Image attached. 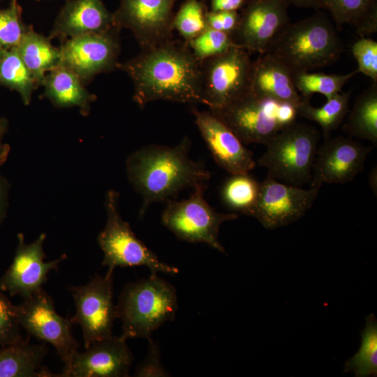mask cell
I'll return each mask as SVG.
<instances>
[{
    "label": "cell",
    "instance_id": "cell-37",
    "mask_svg": "<svg viewBox=\"0 0 377 377\" xmlns=\"http://www.w3.org/2000/svg\"><path fill=\"white\" fill-rule=\"evenodd\" d=\"M149 350L146 358L137 367L135 376H170L161 360V352L156 343L148 339Z\"/></svg>",
    "mask_w": 377,
    "mask_h": 377
},
{
    "label": "cell",
    "instance_id": "cell-10",
    "mask_svg": "<svg viewBox=\"0 0 377 377\" xmlns=\"http://www.w3.org/2000/svg\"><path fill=\"white\" fill-rule=\"evenodd\" d=\"M17 306L21 327L29 336L48 343L56 349L64 364L63 371L57 374L61 376L77 353L78 343L73 337L70 319L59 315L52 298L43 289L23 298Z\"/></svg>",
    "mask_w": 377,
    "mask_h": 377
},
{
    "label": "cell",
    "instance_id": "cell-21",
    "mask_svg": "<svg viewBox=\"0 0 377 377\" xmlns=\"http://www.w3.org/2000/svg\"><path fill=\"white\" fill-rule=\"evenodd\" d=\"M249 91L259 97L291 103L296 107L302 101L289 68L268 52L260 54L253 62Z\"/></svg>",
    "mask_w": 377,
    "mask_h": 377
},
{
    "label": "cell",
    "instance_id": "cell-18",
    "mask_svg": "<svg viewBox=\"0 0 377 377\" xmlns=\"http://www.w3.org/2000/svg\"><path fill=\"white\" fill-rule=\"evenodd\" d=\"M195 124L215 162L230 175L249 173L256 165L253 154L216 116L193 108Z\"/></svg>",
    "mask_w": 377,
    "mask_h": 377
},
{
    "label": "cell",
    "instance_id": "cell-22",
    "mask_svg": "<svg viewBox=\"0 0 377 377\" xmlns=\"http://www.w3.org/2000/svg\"><path fill=\"white\" fill-rule=\"evenodd\" d=\"M45 96L57 108L77 107L87 115L96 97L84 87L79 77L60 64L49 71L42 82Z\"/></svg>",
    "mask_w": 377,
    "mask_h": 377
},
{
    "label": "cell",
    "instance_id": "cell-12",
    "mask_svg": "<svg viewBox=\"0 0 377 377\" xmlns=\"http://www.w3.org/2000/svg\"><path fill=\"white\" fill-rule=\"evenodd\" d=\"M119 31L114 28L63 41L59 47L61 64L75 73L84 84L100 73L114 70L120 51Z\"/></svg>",
    "mask_w": 377,
    "mask_h": 377
},
{
    "label": "cell",
    "instance_id": "cell-23",
    "mask_svg": "<svg viewBox=\"0 0 377 377\" xmlns=\"http://www.w3.org/2000/svg\"><path fill=\"white\" fill-rule=\"evenodd\" d=\"M47 353L46 343L29 344L28 339L2 346L0 349V377L56 376L42 366Z\"/></svg>",
    "mask_w": 377,
    "mask_h": 377
},
{
    "label": "cell",
    "instance_id": "cell-8",
    "mask_svg": "<svg viewBox=\"0 0 377 377\" xmlns=\"http://www.w3.org/2000/svg\"><path fill=\"white\" fill-rule=\"evenodd\" d=\"M207 184L196 186L191 196L180 201L168 200L161 214V223L179 239L204 243L224 253L219 241L222 223L238 218L236 213L216 212L204 197Z\"/></svg>",
    "mask_w": 377,
    "mask_h": 377
},
{
    "label": "cell",
    "instance_id": "cell-11",
    "mask_svg": "<svg viewBox=\"0 0 377 377\" xmlns=\"http://www.w3.org/2000/svg\"><path fill=\"white\" fill-rule=\"evenodd\" d=\"M112 281V276L96 275L84 285L69 288L75 304V313L70 320L82 327L85 348L112 335L113 324L117 318Z\"/></svg>",
    "mask_w": 377,
    "mask_h": 377
},
{
    "label": "cell",
    "instance_id": "cell-32",
    "mask_svg": "<svg viewBox=\"0 0 377 377\" xmlns=\"http://www.w3.org/2000/svg\"><path fill=\"white\" fill-rule=\"evenodd\" d=\"M206 12L200 0H185L173 15L172 30H176L185 42H188L207 29Z\"/></svg>",
    "mask_w": 377,
    "mask_h": 377
},
{
    "label": "cell",
    "instance_id": "cell-2",
    "mask_svg": "<svg viewBox=\"0 0 377 377\" xmlns=\"http://www.w3.org/2000/svg\"><path fill=\"white\" fill-rule=\"evenodd\" d=\"M190 147L189 139L184 138L174 147L150 145L128 156L127 177L142 198L140 217L151 204L167 201L182 190L194 188L210 179L211 173L204 164L190 158Z\"/></svg>",
    "mask_w": 377,
    "mask_h": 377
},
{
    "label": "cell",
    "instance_id": "cell-14",
    "mask_svg": "<svg viewBox=\"0 0 377 377\" xmlns=\"http://www.w3.org/2000/svg\"><path fill=\"white\" fill-rule=\"evenodd\" d=\"M286 0H248L241 9L235 44L249 52H267L281 31L290 22Z\"/></svg>",
    "mask_w": 377,
    "mask_h": 377
},
{
    "label": "cell",
    "instance_id": "cell-13",
    "mask_svg": "<svg viewBox=\"0 0 377 377\" xmlns=\"http://www.w3.org/2000/svg\"><path fill=\"white\" fill-rule=\"evenodd\" d=\"M319 189H304L267 175L260 182L258 198L251 216L267 229L287 226L302 218L313 206Z\"/></svg>",
    "mask_w": 377,
    "mask_h": 377
},
{
    "label": "cell",
    "instance_id": "cell-30",
    "mask_svg": "<svg viewBox=\"0 0 377 377\" xmlns=\"http://www.w3.org/2000/svg\"><path fill=\"white\" fill-rule=\"evenodd\" d=\"M357 74L356 71L346 74L299 72L293 73L295 87L304 101L314 94H320L328 100L341 91L343 86Z\"/></svg>",
    "mask_w": 377,
    "mask_h": 377
},
{
    "label": "cell",
    "instance_id": "cell-4",
    "mask_svg": "<svg viewBox=\"0 0 377 377\" xmlns=\"http://www.w3.org/2000/svg\"><path fill=\"white\" fill-rule=\"evenodd\" d=\"M177 306L175 288L157 274L127 283L116 305L121 336L148 339L154 330L174 319Z\"/></svg>",
    "mask_w": 377,
    "mask_h": 377
},
{
    "label": "cell",
    "instance_id": "cell-38",
    "mask_svg": "<svg viewBox=\"0 0 377 377\" xmlns=\"http://www.w3.org/2000/svg\"><path fill=\"white\" fill-rule=\"evenodd\" d=\"M207 27L226 33L232 36L235 31L239 20L238 11H207Z\"/></svg>",
    "mask_w": 377,
    "mask_h": 377
},
{
    "label": "cell",
    "instance_id": "cell-1",
    "mask_svg": "<svg viewBox=\"0 0 377 377\" xmlns=\"http://www.w3.org/2000/svg\"><path fill=\"white\" fill-rule=\"evenodd\" d=\"M133 84V101L141 108L155 101L203 104L202 63L186 43L172 38L142 49L135 57L118 63Z\"/></svg>",
    "mask_w": 377,
    "mask_h": 377
},
{
    "label": "cell",
    "instance_id": "cell-27",
    "mask_svg": "<svg viewBox=\"0 0 377 377\" xmlns=\"http://www.w3.org/2000/svg\"><path fill=\"white\" fill-rule=\"evenodd\" d=\"M351 91L339 92L321 107L313 106L309 101L302 99L297 106L298 115L315 121L321 128L325 140L330 138L345 119L349 109Z\"/></svg>",
    "mask_w": 377,
    "mask_h": 377
},
{
    "label": "cell",
    "instance_id": "cell-36",
    "mask_svg": "<svg viewBox=\"0 0 377 377\" xmlns=\"http://www.w3.org/2000/svg\"><path fill=\"white\" fill-rule=\"evenodd\" d=\"M357 64V73H363L377 82V43L369 37H360L351 46Z\"/></svg>",
    "mask_w": 377,
    "mask_h": 377
},
{
    "label": "cell",
    "instance_id": "cell-7",
    "mask_svg": "<svg viewBox=\"0 0 377 377\" xmlns=\"http://www.w3.org/2000/svg\"><path fill=\"white\" fill-rule=\"evenodd\" d=\"M119 193L109 190L105 194L107 221L98 235V243L103 253L102 265L108 267L106 276H112L115 268L145 266L151 274L179 273L177 267L161 262L158 256L141 242L124 221L119 211Z\"/></svg>",
    "mask_w": 377,
    "mask_h": 377
},
{
    "label": "cell",
    "instance_id": "cell-5",
    "mask_svg": "<svg viewBox=\"0 0 377 377\" xmlns=\"http://www.w3.org/2000/svg\"><path fill=\"white\" fill-rule=\"evenodd\" d=\"M320 138L315 127L295 121L266 144L258 164L278 181L298 186L310 183Z\"/></svg>",
    "mask_w": 377,
    "mask_h": 377
},
{
    "label": "cell",
    "instance_id": "cell-25",
    "mask_svg": "<svg viewBox=\"0 0 377 377\" xmlns=\"http://www.w3.org/2000/svg\"><path fill=\"white\" fill-rule=\"evenodd\" d=\"M319 3L339 28L347 24L360 37H369L377 31V0H319Z\"/></svg>",
    "mask_w": 377,
    "mask_h": 377
},
{
    "label": "cell",
    "instance_id": "cell-34",
    "mask_svg": "<svg viewBox=\"0 0 377 377\" xmlns=\"http://www.w3.org/2000/svg\"><path fill=\"white\" fill-rule=\"evenodd\" d=\"M27 26L22 18V8L17 0H10L9 5L0 9V50L16 47Z\"/></svg>",
    "mask_w": 377,
    "mask_h": 377
},
{
    "label": "cell",
    "instance_id": "cell-43",
    "mask_svg": "<svg viewBox=\"0 0 377 377\" xmlns=\"http://www.w3.org/2000/svg\"><path fill=\"white\" fill-rule=\"evenodd\" d=\"M370 180H369V184L374 193V190H375V193L376 194V186L374 185V180H376V167L375 168L373 169V170L371 171V174H370Z\"/></svg>",
    "mask_w": 377,
    "mask_h": 377
},
{
    "label": "cell",
    "instance_id": "cell-20",
    "mask_svg": "<svg viewBox=\"0 0 377 377\" xmlns=\"http://www.w3.org/2000/svg\"><path fill=\"white\" fill-rule=\"evenodd\" d=\"M114 28H118L114 13L105 8L101 0H66L54 21L50 38L64 41Z\"/></svg>",
    "mask_w": 377,
    "mask_h": 377
},
{
    "label": "cell",
    "instance_id": "cell-44",
    "mask_svg": "<svg viewBox=\"0 0 377 377\" xmlns=\"http://www.w3.org/2000/svg\"><path fill=\"white\" fill-rule=\"evenodd\" d=\"M3 50H0V59H1V55H2V54H3Z\"/></svg>",
    "mask_w": 377,
    "mask_h": 377
},
{
    "label": "cell",
    "instance_id": "cell-39",
    "mask_svg": "<svg viewBox=\"0 0 377 377\" xmlns=\"http://www.w3.org/2000/svg\"><path fill=\"white\" fill-rule=\"evenodd\" d=\"M248 0H210L211 11H238Z\"/></svg>",
    "mask_w": 377,
    "mask_h": 377
},
{
    "label": "cell",
    "instance_id": "cell-24",
    "mask_svg": "<svg viewBox=\"0 0 377 377\" xmlns=\"http://www.w3.org/2000/svg\"><path fill=\"white\" fill-rule=\"evenodd\" d=\"M15 48L39 86L45 75L61 64L59 47L52 44L50 37L36 32L31 25L27 26Z\"/></svg>",
    "mask_w": 377,
    "mask_h": 377
},
{
    "label": "cell",
    "instance_id": "cell-33",
    "mask_svg": "<svg viewBox=\"0 0 377 377\" xmlns=\"http://www.w3.org/2000/svg\"><path fill=\"white\" fill-rule=\"evenodd\" d=\"M186 43L194 57L201 63L237 46L230 35L208 27Z\"/></svg>",
    "mask_w": 377,
    "mask_h": 377
},
{
    "label": "cell",
    "instance_id": "cell-15",
    "mask_svg": "<svg viewBox=\"0 0 377 377\" xmlns=\"http://www.w3.org/2000/svg\"><path fill=\"white\" fill-rule=\"evenodd\" d=\"M46 238L41 233L33 242L27 244L22 233L17 234V245L13 262L0 280V289L10 296L27 297L43 289L48 274L54 269L67 256L45 262L43 249Z\"/></svg>",
    "mask_w": 377,
    "mask_h": 377
},
{
    "label": "cell",
    "instance_id": "cell-35",
    "mask_svg": "<svg viewBox=\"0 0 377 377\" xmlns=\"http://www.w3.org/2000/svg\"><path fill=\"white\" fill-rule=\"evenodd\" d=\"M20 327L17 305L0 292V346L2 347L24 341Z\"/></svg>",
    "mask_w": 377,
    "mask_h": 377
},
{
    "label": "cell",
    "instance_id": "cell-28",
    "mask_svg": "<svg viewBox=\"0 0 377 377\" xmlns=\"http://www.w3.org/2000/svg\"><path fill=\"white\" fill-rule=\"evenodd\" d=\"M0 84L17 91L23 103H31L38 84L15 47L3 50L0 59Z\"/></svg>",
    "mask_w": 377,
    "mask_h": 377
},
{
    "label": "cell",
    "instance_id": "cell-40",
    "mask_svg": "<svg viewBox=\"0 0 377 377\" xmlns=\"http://www.w3.org/2000/svg\"><path fill=\"white\" fill-rule=\"evenodd\" d=\"M10 184L0 172V225L6 216L8 207Z\"/></svg>",
    "mask_w": 377,
    "mask_h": 377
},
{
    "label": "cell",
    "instance_id": "cell-41",
    "mask_svg": "<svg viewBox=\"0 0 377 377\" xmlns=\"http://www.w3.org/2000/svg\"><path fill=\"white\" fill-rule=\"evenodd\" d=\"M8 128V120L4 117H0V165L6 161L10 152L9 145L3 142Z\"/></svg>",
    "mask_w": 377,
    "mask_h": 377
},
{
    "label": "cell",
    "instance_id": "cell-26",
    "mask_svg": "<svg viewBox=\"0 0 377 377\" xmlns=\"http://www.w3.org/2000/svg\"><path fill=\"white\" fill-rule=\"evenodd\" d=\"M343 130L353 137L377 145V82L355 99Z\"/></svg>",
    "mask_w": 377,
    "mask_h": 377
},
{
    "label": "cell",
    "instance_id": "cell-16",
    "mask_svg": "<svg viewBox=\"0 0 377 377\" xmlns=\"http://www.w3.org/2000/svg\"><path fill=\"white\" fill-rule=\"evenodd\" d=\"M175 1L121 0L114 13L115 24L120 30H130L142 49L155 46L172 37Z\"/></svg>",
    "mask_w": 377,
    "mask_h": 377
},
{
    "label": "cell",
    "instance_id": "cell-6",
    "mask_svg": "<svg viewBox=\"0 0 377 377\" xmlns=\"http://www.w3.org/2000/svg\"><path fill=\"white\" fill-rule=\"evenodd\" d=\"M244 144H266L281 129L296 121L297 107L259 97L250 91L228 105L209 110Z\"/></svg>",
    "mask_w": 377,
    "mask_h": 377
},
{
    "label": "cell",
    "instance_id": "cell-17",
    "mask_svg": "<svg viewBox=\"0 0 377 377\" xmlns=\"http://www.w3.org/2000/svg\"><path fill=\"white\" fill-rule=\"evenodd\" d=\"M371 147L351 138L337 136L325 140L318 148L310 187L325 184H346L364 169Z\"/></svg>",
    "mask_w": 377,
    "mask_h": 377
},
{
    "label": "cell",
    "instance_id": "cell-3",
    "mask_svg": "<svg viewBox=\"0 0 377 377\" xmlns=\"http://www.w3.org/2000/svg\"><path fill=\"white\" fill-rule=\"evenodd\" d=\"M342 41L327 15L317 12L295 23H289L278 35L267 52L293 73L311 72L339 59Z\"/></svg>",
    "mask_w": 377,
    "mask_h": 377
},
{
    "label": "cell",
    "instance_id": "cell-29",
    "mask_svg": "<svg viewBox=\"0 0 377 377\" xmlns=\"http://www.w3.org/2000/svg\"><path fill=\"white\" fill-rule=\"evenodd\" d=\"M259 191L260 182L253 177L249 173H239L231 175L224 182L221 194L224 204L234 213L251 216Z\"/></svg>",
    "mask_w": 377,
    "mask_h": 377
},
{
    "label": "cell",
    "instance_id": "cell-45",
    "mask_svg": "<svg viewBox=\"0 0 377 377\" xmlns=\"http://www.w3.org/2000/svg\"><path fill=\"white\" fill-rule=\"evenodd\" d=\"M37 1H39V0H37Z\"/></svg>",
    "mask_w": 377,
    "mask_h": 377
},
{
    "label": "cell",
    "instance_id": "cell-42",
    "mask_svg": "<svg viewBox=\"0 0 377 377\" xmlns=\"http://www.w3.org/2000/svg\"><path fill=\"white\" fill-rule=\"evenodd\" d=\"M290 4L302 8H313L320 9L319 0H286Z\"/></svg>",
    "mask_w": 377,
    "mask_h": 377
},
{
    "label": "cell",
    "instance_id": "cell-9",
    "mask_svg": "<svg viewBox=\"0 0 377 377\" xmlns=\"http://www.w3.org/2000/svg\"><path fill=\"white\" fill-rule=\"evenodd\" d=\"M253 62L250 53L234 46L202 63L203 104L220 109L249 91Z\"/></svg>",
    "mask_w": 377,
    "mask_h": 377
},
{
    "label": "cell",
    "instance_id": "cell-31",
    "mask_svg": "<svg viewBox=\"0 0 377 377\" xmlns=\"http://www.w3.org/2000/svg\"><path fill=\"white\" fill-rule=\"evenodd\" d=\"M343 372H353L355 376H376L377 323L374 313L366 318L362 332V345L359 351L345 364Z\"/></svg>",
    "mask_w": 377,
    "mask_h": 377
},
{
    "label": "cell",
    "instance_id": "cell-19",
    "mask_svg": "<svg viewBox=\"0 0 377 377\" xmlns=\"http://www.w3.org/2000/svg\"><path fill=\"white\" fill-rule=\"evenodd\" d=\"M126 339L113 334L91 343L73 357L64 377H124L133 357Z\"/></svg>",
    "mask_w": 377,
    "mask_h": 377
}]
</instances>
